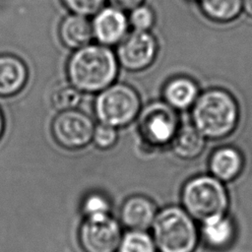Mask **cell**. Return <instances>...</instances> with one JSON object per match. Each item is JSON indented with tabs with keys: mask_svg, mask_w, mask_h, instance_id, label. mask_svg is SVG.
Returning a JSON list of instances; mask_svg holds the SVG:
<instances>
[{
	"mask_svg": "<svg viewBox=\"0 0 252 252\" xmlns=\"http://www.w3.org/2000/svg\"><path fill=\"white\" fill-rule=\"evenodd\" d=\"M117 73L113 52L105 45H85L68 63L71 84L81 92L94 93L107 88Z\"/></svg>",
	"mask_w": 252,
	"mask_h": 252,
	"instance_id": "cell-1",
	"label": "cell"
},
{
	"mask_svg": "<svg viewBox=\"0 0 252 252\" xmlns=\"http://www.w3.org/2000/svg\"><path fill=\"white\" fill-rule=\"evenodd\" d=\"M238 119V108L234 98L222 90L205 92L193 108L194 126L212 139L228 135Z\"/></svg>",
	"mask_w": 252,
	"mask_h": 252,
	"instance_id": "cell-2",
	"label": "cell"
},
{
	"mask_svg": "<svg viewBox=\"0 0 252 252\" xmlns=\"http://www.w3.org/2000/svg\"><path fill=\"white\" fill-rule=\"evenodd\" d=\"M152 228L158 252H193L197 245L194 219L180 207L168 206L158 212Z\"/></svg>",
	"mask_w": 252,
	"mask_h": 252,
	"instance_id": "cell-3",
	"label": "cell"
},
{
	"mask_svg": "<svg viewBox=\"0 0 252 252\" xmlns=\"http://www.w3.org/2000/svg\"><path fill=\"white\" fill-rule=\"evenodd\" d=\"M184 210L202 221L223 216L227 208V195L219 179L208 175L188 180L181 192Z\"/></svg>",
	"mask_w": 252,
	"mask_h": 252,
	"instance_id": "cell-4",
	"label": "cell"
},
{
	"mask_svg": "<svg viewBox=\"0 0 252 252\" xmlns=\"http://www.w3.org/2000/svg\"><path fill=\"white\" fill-rule=\"evenodd\" d=\"M140 100L137 93L129 86H108L98 94L94 110L100 123L120 127L130 123L138 114Z\"/></svg>",
	"mask_w": 252,
	"mask_h": 252,
	"instance_id": "cell-5",
	"label": "cell"
},
{
	"mask_svg": "<svg viewBox=\"0 0 252 252\" xmlns=\"http://www.w3.org/2000/svg\"><path fill=\"white\" fill-rule=\"evenodd\" d=\"M120 223L111 216L85 219L79 228V243L84 252H117L122 238Z\"/></svg>",
	"mask_w": 252,
	"mask_h": 252,
	"instance_id": "cell-6",
	"label": "cell"
},
{
	"mask_svg": "<svg viewBox=\"0 0 252 252\" xmlns=\"http://www.w3.org/2000/svg\"><path fill=\"white\" fill-rule=\"evenodd\" d=\"M94 130L91 118L73 109L62 111L52 123V134L56 142L70 150L87 146L93 140Z\"/></svg>",
	"mask_w": 252,
	"mask_h": 252,
	"instance_id": "cell-7",
	"label": "cell"
},
{
	"mask_svg": "<svg viewBox=\"0 0 252 252\" xmlns=\"http://www.w3.org/2000/svg\"><path fill=\"white\" fill-rule=\"evenodd\" d=\"M157 43L148 32L134 31L125 36L117 48V58L120 64L132 71L148 67L155 59Z\"/></svg>",
	"mask_w": 252,
	"mask_h": 252,
	"instance_id": "cell-8",
	"label": "cell"
},
{
	"mask_svg": "<svg viewBox=\"0 0 252 252\" xmlns=\"http://www.w3.org/2000/svg\"><path fill=\"white\" fill-rule=\"evenodd\" d=\"M141 133L145 141L154 146L171 143L177 131V118L172 110L162 104L150 106L141 119Z\"/></svg>",
	"mask_w": 252,
	"mask_h": 252,
	"instance_id": "cell-9",
	"label": "cell"
},
{
	"mask_svg": "<svg viewBox=\"0 0 252 252\" xmlns=\"http://www.w3.org/2000/svg\"><path fill=\"white\" fill-rule=\"evenodd\" d=\"M92 28L94 35L101 44L113 45L125 37L128 21L122 10L106 7L97 12Z\"/></svg>",
	"mask_w": 252,
	"mask_h": 252,
	"instance_id": "cell-10",
	"label": "cell"
},
{
	"mask_svg": "<svg viewBox=\"0 0 252 252\" xmlns=\"http://www.w3.org/2000/svg\"><path fill=\"white\" fill-rule=\"evenodd\" d=\"M157 214V207L151 199L133 195L122 204L120 220L129 230H147L152 227Z\"/></svg>",
	"mask_w": 252,
	"mask_h": 252,
	"instance_id": "cell-11",
	"label": "cell"
},
{
	"mask_svg": "<svg viewBox=\"0 0 252 252\" xmlns=\"http://www.w3.org/2000/svg\"><path fill=\"white\" fill-rule=\"evenodd\" d=\"M59 34L66 46L77 49L88 45L94 35L92 24L85 16L78 14L69 15L63 20Z\"/></svg>",
	"mask_w": 252,
	"mask_h": 252,
	"instance_id": "cell-12",
	"label": "cell"
},
{
	"mask_svg": "<svg viewBox=\"0 0 252 252\" xmlns=\"http://www.w3.org/2000/svg\"><path fill=\"white\" fill-rule=\"evenodd\" d=\"M27 68L17 57L0 56V95H10L19 92L27 80Z\"/></svg>",
	"mask_w": 252,
	"mask_h": 252,
	"instance_id": "cell-13",
	"label": "cell"
},
{
	"mask_svg": "<svg viewBox=\"0 0 252 252\" xmlns=\"http://www.w3.org/2000/svg\"><path fill=\"white\" fill-rule=\"evenodd\" d=\"M243 160L240 153L231 147L217 150L211 157L210 169L219 180L229 181L241 171Z\"/></svg>",
	"mask_w": 252,
	"mask_h": 252,
	"instance_id": "cell-14",
	"label": "cell"
},
{
	"mask_svg": "<svg viewBox=\"0 0 252 252\" xmlns=\"http://www.w3.org/2000/svg\"><path fill=\"white\" fill-rule=\"evenodd\" d=\"M174 154L185 159L198 157L205 147V136L194 125H182L179 127L171 141Z\"/></svg>",
	"mask_w": 252,
	"mask_h": 252,
	"instance_id": "cell-15",
	"label": "cell"
},
{
	"mask_svg": "<svg viewBox=\"0 0 252 252\" xmlns=\"http://www.w3.org/2000/svg\"><path fill=\"white\" fill-rule=\"evenodd\" d=\"M234 235L232 221L223 216L212 218L203 221L202 237L206 244L215 249L226 247Z\"/></svg>",
	"mask_w": 252,
	"mask_h": 252,
	"instance_id": "cell-16",
	"label": "cell"
},
{
	"mask_svg": "<svg viewBox=\"0 0 252 252\" xmlns=\"http://www.w3.org/2000/svg\"><path fill=\"white\" fill-rule=\"evenodd\" d=\"M197 94L195 83L184 77L171 80L164 89V97L169 105L181 109L190 106L196 100Z\"/></svg>",
	"mask_w": 252,
	"mask_h": 252,
	"instance_id": "cell-17",
	"label": "cell"
},
{
	"mask_svg": "<svg viewBox=\"0 0 252 252\" xmlns=\"http://www.w3.org/2000/svg\"><path fill=\"white\" fill-rule=\"evenodd\" d=\"M201 6L211 19L219 22H228L239 15L242 0H201Z\"/></svg>",
	"mask_w": 252,
	"mask_h": 252,
	"instance_id": "cell-18",
	"label": "cell"
},
{
	"mask_svg": "<svg viewBox=\"0 0 252 252\" xmlns=\"http://www.w3.org/2000/svg\"><path fill=\"white\" fill-rule=\"evenodd\" d=\"M152 235L147 230H128L122 235L117 252H157Z\"/></svg>",
	"mask_w": 252,
	"mask_h": 252,
	"instance_id": "cell-19",
	"label": "cell"
},
{
	"mask_svg": "<svg viewBox=\"0 0 252 252\" xmlns=\"http://www.w3.org/2000/svg\"><path fill=\"white\" fill-rule=\"evenodd\" d=\"M110 202L104 194L92 192L82 203V213L85 219H99L110 216Z\"/></svg>",
	"mask_w": 252,
	"mask_h": 252,
	"instance_id": "cell-20",
	"label": "cell"
},
{
	"mask_svg": "<svg viewBox=\"0 0 252 252\" xmlns=\"http://www.w3.org/2000/svg\"><path fill=\"white\" fill-rule=\"evenodd\" d=\"M80 92L73 85H59L51 93V103L58 110H70L79 104L81 100Z\"/></svg>",
	"mask_w": 252,
	"mask_h": 252,
	"instance_id": "cell-21",
	"label": "cell"
},
{
	"mask_svg": "<svg viewBox=\"0 0 252 252\" xmlns=\"http://www.w3.org/2000/svg\"><path fill=\"white\" fill-rule=\"evenodd\" d=\"M155 16L153 11L144 5H139L134 8L129 17V24L134 31L147 32L154 24Z\"/></svg>",
	"mask_w": 252,
	"mask_h": 252,
	"instance_id": "cell-22",
	"label": "cell"
},
{
	"mask_svg": "<svg viewBox=\"0 0 252 252\" xmlns=\"http://www.w3.org/2000/svg\"><path fill=\"white\" fill-rule=\"evenodd\" d=\"M93 141L99 149H110L117 141V131L113 126L100 123L94 127Z\"/></svg>",
	"mask_w": 252,
	"mask_h": 252,
	"instance_id": "cell-23",
	"label": "cell"
},
{
	"mask_svg": "<svg viewBox=\"0 0 252 252\" xmlns=\"http://www.w3.org/2000/svg\"><path fill=\"white\" fill-rule=\"evenodd\" d=\"M65 5L75 14L88 16L97 13L104 0H63Z\"/></svg>",
	"mask_w": 252,
	"mask_h": 252,
	"instance_id": "cell-24",
	"label": "cell"
},
{
	"mask_svg": "<svg viewBox=\"0 0 252 252\" xmlns=\"http://www.w3.org/2000/svg\"><path fill=\"white\" fill-rule=\"evenodd\" d=\"M113 7L120 10H133L137 6L141 5L143 0H109Z\"/></svg>",
	"mask_w": 252,
	"mask_h": 252,
	"instance_id": "cell-25",
	"label": "cell"
},
{
	"mask_svg": "<svg viewBox=\"0 0 252 252\" xmlns=\"http://www.w3.org/2000/svg\"><path fill=\"white\" fill-rule=\"evenodd\" d=\"M242 7L245 12L252 17V0H242Z\"/></svg>",
	"mask_w": 252,
	"mask_h": 252,
	"instance_id": "cell-26",
	"label": "cell"
},
{
	"mask_svg": "<svg viewBox=\"0 0 252 252\" xmlns=\"http://www.w3.org/2000/svg\"><path fill=\"white\" fill-rule=\"evenodd\" d=\"M3 127H4V124H3V118H2V115L0 113V136L2 134V131H3Z\"/></svg>",
	"mask_w": 252,
	"mask_h": 252,
	"instance_id": "cell-27",
	"label": "cell"
}]
</instances>
